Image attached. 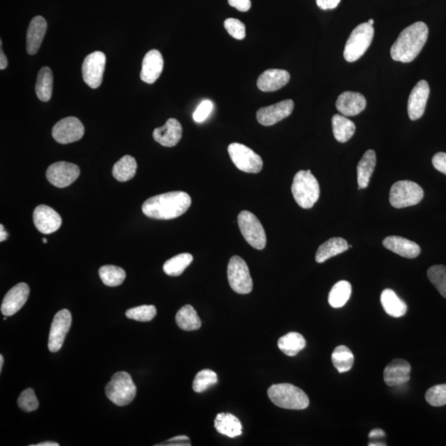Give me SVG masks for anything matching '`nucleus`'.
Returning <instances> with one entry per match:
<instances>
[{
    "label": "nucleus",
    "instance_id": "1",
    "mask_svg": "<svg viewBox=\"0 0 446 446\" xmlns=\"http://www.w3.org/2000/svg\"><path fill=\"white\" fill-rule=\"evenodd\" d=\"M191 202L187 193L169 192L148 198L142 205V212L150 218L171 220L187 212Z\"/></svg>",
    "mask_w": 446,
    "mask_h": 446
},
{
    "label": "nucleus",
    "instance_id": "2",
    "mask_svg": "<svg viewBox=\"0 0 446 446\" xmlns=\"http://www.w3.org/2000/svg\"><path fill=\"white\" fill-rule=\"evenodd\" d=\"M428 32L427 24L423 22H416L405 28L392 45V59L403 63L414 60L427 43Z\"/></svg>",
    "mask_w": 446,
    "mask_h": 446
},
{
    "label": "nucleus",
    "instance_id": "3",
    "mask_svg": "<svg viewBox=\"0 0 446 446\" xmlns=\"http://www.w3.org/2000/svg\"><path fill=\"white\" fill-rule=\"evenodd\" d=\"M268 396L275 406L281 408L304 410L309 406L308 395L291 383L274 384L268 387Z\"/></svg>",
    "mask_w": 446,
    "mask_h": 446
},
{
    "label": "nucleus",
    "instance_id": "4",
    "mask_svg": "<svg viewBox=\"0 0 446 446\" xmlns=\"http://www.w3.org/2000/svg\"><path fill=\"white\" fill-rule=\"evenodd\" d=\"M297 204L304 209H312L320 197V186L311 171H300L293 178L291 187Z\"/></svg>",
    "mask_w": 446,
    "mask_h": 446
},
{
    "label": "nucleus",
    "instance_id": "5",
    "mask_svg": "<svg viewBox=\"0 0 446 446\" xmlns=\"http://www.w3.org/2000/svg\"><path fill=\"white\" fill-rule=\"evenodd\" d=\"M107 398L119 407L127 406L134 400L136 387L127 372H118L105 387Z\"/></svg>",
    "mask_w": 446,
    "mask_h": 446
},
{
    "label": "nucleus",
    "instance_id": "6",
    "mask_svg": "<svg viewBox=\"0 0 446 446\" xmlns=\"http://www.w3.org/2000/svg\"><path fill=\"white\" fill-rule=\"evenodd\" d=\"M374 29L373 25L363 23L354 29L346 41L344 58L346 61L354 62L363 56L373 41Z\"/></svg>",
    "mask_w": 446,
    "mask_h": 446
},
{
    "label": "nucleus",
    "instance_id": "7",
    "mask_svg": "<svg viewBox=\"0 0 446 446\" xmlns=\"http://www.w3.org/2000/svg\"><path fill=\"white\" fill-rule=\"evenodd\" d=\"M423 197L424 191L419 184L410 180H402L392 186L390 201L394 208L403 209L418 204Z\"/></svg>",
    "mask_w": 446,
    "mask_h": 446
},
{
    "label": "nucleus",
    "instance_id": "8",
    "mask_svg": "<svg viewBox=\"0 0 446 446\" xmlns=\"http://www.w3.org/2000/svg\"><path fill=\"white\" fill-rule=\"evenodd\" d=\"M240 231L247 243L256 250H263L266 246V234L262 222L249 211H242L237 217Z\"/></svg>",
    "mask_w": 446,
    "mask_h": 446
},
{
    "label": "nucleus",
    "instance_id": "9",
    "mask_svg": "<svg viewBox=\"0 0 446 446\" xmlns=\"http://www.w3.org/2000/svg\"><path fill=\"white\" fill-rule=\"evenodd\" d=\"M227 279L233 290L239 295H247L253 288V281L249 268L242 258L234 255L229 260L227 266Z\"/></svg>",
    "mask_w": 446,
    "mask_h": 446
},
{
    "label": "nucleus",
    "instance_id": "10",
    "mask_svg": "<svg viewBox=\"0 0 446 446\" xmlns=\"http://www.w3.org/2000/svg\"><path fill=\"white\" fill-rule=\"evenodd\" d=\"M229 153L231 160L240 171L251 173H257L262 171V157L245 145L231 143L229 147Z\"/></svg>",
    "mask_w": 446,
    "mask_h": 446
},
{
    "label": "nucleus",
    "instance_id": "11",
    "mask_svg": "<svg viewBox=\"0 0 446 446\" xmlns=\"http://www.w3.org/2000/svg\"><path fill=\"white\" fill-rule=\"evenodd\" d=\"M106 64L105 54L94 52L85 57L82 65V76L87 85L97 89L101 85Z\"/></svg>",
    "mask_w": 446,
    "mask_h": 446
},
{
    "label": "nucleus",
    "instance_id": "12",
    "mask_svg": "<svg viewBox=\"0 0 446 446\" xmlns=\"http://www.w3.org/2000/svg\"><path fill=\"white\" fill-rule=\"evenodd\" d=\"M72 323V313L67 309L61 310L54 317L48 341V349L51 352L55 353L61 350Z\"/></svg>",
    "mask_w": 446,
    "mask_h": 446
},
{
    "label": "nucleus",
    "instance_id": "13",
    "mask_svg": "<svg viewBox=\"0 0 446 446\" xmlns=\"http://www.w3.org/2000/svg\"><path fill=\"white\" fill-rule=\"evenodd\" d=\"M80 173L81 169L78 165L65 161H59L50 165L45 176L50 184L62 189L73 184L80 176Z\"/></svg>",
    "mask_w": 446,
    "mask_h": 446
},
{
    "label": "nucleus",
    "instance_id": "14",
    "mask_svg": "<svg viewBox=\"0 0 446 446\" xmlns=\"http://www.w3.org/2000/svg\"><path fill=\"white\" fill-rule=\"evenodd\" d=\"M52 134L56 142L70 144L81 140L85 134L83 123L76 117L61 119L53 127Z\"/></svg>",
    "mask_w": 446,
    "mask_h": 446
},
{
    "label": "nucleus",
    "instance_id": "15",
    "mask_svg": "<svg viewBox=\"0 0 446 446\" xmlns=\"http://www.w3.org/2000/svg\"><path fill=\"white\" fill-rule=\"evenodd\" d=\"M295 103L292 99L281 101L268 107H262L257 111L256 118L259 123L263 126L275 125L277 123L282 121L293 113Z\"/></svg>",
    "mask_w": 446,
    "mask_h": 446
},
{
    "label": "nucleus",
    "instance_id": "16",
    "mask_svg": "<svg viewBox=\"0 0 446 446\" xmlns=\"http://www.w3.org/2000/svg\"><path fill=\"white\" fill-rule=\"evenodd\" d=\"M30 295V288L25 283H19L12 287L4 296L1 312L4 317H11L23 307Z\"/></svg>",
    "mask_w": 446,
    "mask_h": 446
},
{
    "label": "nucleus",
    "instance_id": "17",
    "mask_svg": "<svg viewBox=\"0 0 446 446\" xmlns=\"http://www.w3.org/2000/svg\"><path fill=\"white\" fill-rule=\"evenodd\" d=\"M33 222L36 229L45 235L55 233L62 224L60 214L47 205L36 206L33 212Z\"/></svg>",
    "mask_w": 446,
    "mask_h": 446
},
{
    "label": "nucleus",
    "instance_id": "18",
    "mask_svg": "<svg viewBox=\"0 0 446 446\" xmlns=\"http://www.w3.org/2000/svg\"><path fill=\"white\" fill-rule=\"evenodd\" d=\"M429 94V87L425 81H421L409 95L407 113L412 121L423 117Z\"/></svg>",
    "mask_w": 446,
    "mask_h": 446
},
{
    "label": "nucleus",
    "instance_id": "19",
    "mask_svg": "<svg viewBox=\"0 0 446 446\" xmlns=\"http://www.w3.org/2000/svg\"><path fill=\"white\" fill-rule=\"evenodd\" d=\"M411 365L404 359H396L383 371V380L387 386L403 385L410 380Z\"/></svg>",
    "mask_w": 446,
    "mask_h": 446
},
{
    "label": "nucleus",
    "instance_id": "20",
    "mask_svg": "<svg viewBox=\"0 0 446 446\" xmlns=\"http://www.w3.org/2000/svg\"><path fill=\"white\" fill-rule=\"evenodd\" d=\"M183 134V128L176 118H169L163 127H157L153 131V138L161 146L173 147L176 146Z\"/></svg>",
    "mask_w": 446,
    "mask_h": 446
},
{
    "label": "nucleus",
    "instance_id": "21",
    "mask_svg": "<svg viewBox=\"0 0 446 446\" xmlns=\"http://www.w3.org/2000/svg\"><path fill=\"white\" fill-rule=\"evenodd\" d=\"M164 59L158 50H151L144 56L140 72V80L147 84H153L163 72Z\"/></svg>",
    "mask_w": 446,
    "mask_h": 446
},
{
    "label": "nucleus",
    "instance_id": "22",
    "mask_svg": "<svg viewBox=\"0 0 446 446\" xmlns=\"http://www.w3.org/2000/svg\"><path fill=\"white\" fill-rule=\"evenodd\" d=\"M336 106L342 115L353 117L365 110L366 99L361 94L346 91L338 97Z\"/></svg>",
    "mask_w": 446,
    "mask_h": 446
},
{
    "label": "nucleus",
    "instance_id": "23",
    "mask_svg": "<svg viewBox=\"0 0 446 446\" xmlns=\"http://www.w3.org/2000/svg\"><path fill=\"white\" fill-rule=\"evenodd\" d=\"M289 81L290 74L287 70L270 69L260 74L257 80V87L263 92H274L282 89Z\"/></svg>",
    "mask_w": 446,
    "mask_h": 446
},
{
    "label": "nucleus",
    "instance_id": "24",
    "mask_svg": "<svg viewBox=\"0 0 446 446\" xmlns=\"http://www.w3.org/2000/svg\"><path fill=\"white\" fill-rule=\"evenodd\" d=\"M383 245L386 249L404 258L414 259L421 253V247L416 242L399 235L386 237L383 240Z\"/></svg>",
    "mask_w": 446,
    "mask_h": 446
},
{
    "label": "nucleus",
    "instance_id": "25",
    "mask_svg": "<svg viewBox=\"0 0 446 446\" xmlns=\"http://www.w3.org/2000/svg\"><path fill=\"white\" fill-rule=\"evenodd\" d=\"M47 30V23L43 17L36 16L32 19L27 33V52L29 55H35L39 51Z\"/></svg>",
    "mask_w": 446,
    "mask_h": 446
},
{
    "label": "nucleus",
    "instance_id": "26",
    "mask_svg": "<svg viewBox=\"0 0 446 446\" xmlns=\"http://www.w3.org/2000/svg\"><path fill=\"white\" fill-rule=\"evenodd\" d=\"M214 427L218 433L230 438H235L242 434L241 421L231 413H219L215 418Z\"/></svg>",
    "mask_w": 446,
    "mask_h": 446
},
{
    "label": "nucleus",
    "instance_id": "27",
    "mask_svg": "<svg viewBox=\"0 0 446 446\" xmlns=\"http://www.w3.org/2000/svg\"><path fill=\"white\" fill-rule=\"evenodd\" d=\"M348 242L341 237H333L328 240L318 248L316 253V262L324 263L326 260L343 253L349 249Z\"/></svg>",
    "mask_w": 446,
    "mask_h": 446
},
{
    "label": "nucleus",
    "instance_id": "28",
    "mask_svg": "<svg viewBox=\"0 0 446 446\" xmlns=\"http://www.w3.org/2000/svg\"><path fill=\"white\" fill-rule=\"evenodd\" d=\"M380 300L384 311L392 317H403L407 311V304L392 289H384Z\"/></svg>",
    "mask_w": 446,
    "mask_h": 446
},
{
    "label": "nucleus",
    "instance_id": "29",
    "mask_svg": "<svg viewBox=\"0 0 446 446\" xmlns=\"http://www.w3.org/2000/svg\"><path fill=\"white\" fill-rule=\"evenodd\" d=\"M376 154L374 150H368L363 156L357 167L359 187L366 189L376 167Z\"/></svg>",
    "mask_w": 446,
    "mask_h": 446
},
{
    "label": "nucleus",
    "instance_id": "30",
    "mask_svg": "<svg viewBox=\"0 0 446 446\" xmlns=\"http://www.w3.org/2000/svg\"><path fill=\"white\" fill-rule=\"evenodd\" d=\"M334 138L337 142L345 143L352 138L355 125L344 115L334 114L332 119Z\"/></svg>",
    "mask_w": 446,
    "mask_h": 446
},
{
    "label": "nucleus",
    "instance_id": "31",
    "mask_svg": "<svg viewBox=\"0 0 446 446\" xmlns=\"http://www.w3.org/2000/svg\"><path fill=\"white\" fill-rule=\"evenodd\" d=\"M176 321L178 326L186 332L198 330L202 326L200 318L191 305L180 308L176 314Z\"/></svg>",
    "mask_w": 446,
    "mask_h": 446
},
{
    "label": "nucleus",
    "instance_id": "32",
    "mask_svg": "<svg viewBox=\"0 0 446 446\" xmlns=\"http://www.w3.org/2000/svg\"><path fill=\"white\" fill-rule=\"evenodd\" d=\"M306 346V341L301 334L289 332L280 337L278 341L279 349L288 357H295Z\"/></svg>",
    "mask_w": 446,
    "mask_h": 446
},
{
    "label": "nucleus",
    "instance_id": "33",
    "mask_svg": "<svg viewBox=\"0 0 446 446\" xmlns=\"http://www.w3.org/2000/svg\"><path fill=\"white\" fill-rule=\"evenodd\" d=\"M36 94L41 101L47 102L51 99L53 90V74L47 66L40 70L36 83Z\"/></svg>",
    "mask_w": 446,
    "mask_h": 446
},
{
    "label": "nucleus",
    "instance_id": "34",
    "mask_svg": "<svg viewBox=\"0 0 446 446\" xmlns=\"http://www.w3.org/2000/svg\"><path fill=\"white\" fill-rule=\"evenodd\" d=\"M138 169L134 157L124 156L114 165L113 176L119 182H127L134 178Z\"/></svg>",
    "mask_w": 446,
    "mask_h": 446
},
{
    "label": "nucleus",
    "instance_id": "35",
    "mask_svg": "<svg viewBox=\"0 0 446 446\" xmlns=\"http://www.w3.org/2000/svg\"><path fill=\"white\" fill-rule=\"evenodd\" d=\"M351 295V284L348 281H339L330 291L328 301L334 308H340L345 306Z\"/></svg>",
    "mask_w": 446,
    "mask_h": 446
},
{
    "label": "nucleus",
    "instance_id": "36",
    "mask_svg": "<svg viewBox=\"0 0 446 446\" xmlns=\"http://www.w3.org/2000/svg\"><path fill=\"white\" fill-rule=\"evenodd\" d=\"M332 361L334 367L339 373L341 374L351 370L354 365V357L348 347L339 346L333 351Z\"/></svg>",
    "mask_w": 446,
    "mask_h": 446
},
{
    "label": "nucleus",
    "instance_id": "37",
    "mask_svg": "<svg viewBox=\"0 0 446 446\" xmlns=\"http://www.w3.org/2000/svg\"><path fill=\"white\" fill-rule=\"evenodd\" d=\"M193 255L182 253L173 256L164 264L163 270L169 276L177 277L183 274L185 268L193 262Z\"/></svg>",
    "mask_w": 446,
    "mask_h": 446
},
{
    "label": "nucleus",
    "instance_id": "38",
    "mask_svg": "<svg viewBox=\"0 0 446 446\" xmlns=\"http://www.w3.org/2000/svg\"><path fill=\"white\" fill-rule=\"evenodd\" d=\"M103 283L109 287L119 286L126 278L123 268L115 266H103L98 270Z\"/></svg>",
    "mask_w": 446,
    "mask_h": 446
},
{
    "label": "nucleus",
    "instance_id": "39",
    "mask_svg": "<svg viewBox=\"0 0 446 446\" xmlns=\"http://www.w3.org/2000/svg\"><path fill=\"white\" fill-rule=\"evenodd\" d=\"M217 383V375L211 370H202L196 374L193 382V390L196 392H202Z\"/></svg>",
    "mask_w": 446,
    "mask_h": 446
},
{
    "label": "nucleus",
    "instance_id": "40",
    "mask_svg": "<svg viewBox=\"0 0 446 446\" xmlns=\"http://www.w3.org/2000/svg\"><path fill=\"white\" fill-rule=\"evenodd\" d=\"M427 276L440 295L446 299V266H433L429 268Z\"/></svg>",
    "mask_w": 446,
    "mask_h": 446
},
{
    "label": "nucleus",
    "instance_id": "41",
    "mask_svg": "<svg viewBox=\"0 0 446 446\" xmlns=\"http://www.w3.org/2000/svg\"><path fill=\"white\" fill-rule=\"evenodd\" d=\"M156 308L153 305H142L139 307L128 309L126 317L129 319L138 321H150L156 316Z\"/></svg>",
    "mask_w": 446,
    "mask_h": 446
},
{
    "label": "nucleus",
    "instance_id": "42",
    "mask_svg": "<svg viewBox=\"0 0 446 446\" xmlns=\"http://www.w3.org/2000/svg\"><path fill=\"white\" fill-rule=\"evenodd\" d=\"M425 400L433 407H442L446 405V383L429 387L425 394Z\"/></svg>",
    "mask_w": 446,
    "mask_h": 446
},
{
    "label": "nucleus",
    "instance_id": "43",
    "mask_svg": "<svg viewBox=\"0 0 446 446\" xmlns=\"http://www.w3.org/2000/svg\"><path fill=\"white\" fill-rule=\"evenodd\" d=\"M18 405L21 410L27 412L36 411L39 408V402L32 388H27L22 392L18 399Z\"/></svg>",
    "mask_w": 446,
    "mask_h": 446
},
{
    "label": "nucleus",
    "instance_id": "44",
    "mask_svg": "<svg viewBox=\"0 0 446 446\" xmlns=\"http://www.w3.org/2000/svg\"><path fill=\"white\" fill-rule=\"evenodd\" d=\"M227 32L237 40H242L246 37V26L241 21L235 19H227L224 22Z\"/></svg>",
    "mask_w": 446,
    "mask_h": 446
},
{
    "label": "nucleus",
    "instance_id": "45",
    "mask_svg": "<svg viewBox=\"0 0 446 446\" xmlns=\"http://www.w3.org/2000/svg\"><path fill=\"white\" fill-rule=\"evenodd\" d=\"M213 107V105L212 102L209 100L202 101L200 106L197 107L196 111H194L193 116L194 121L198 123L205 121L211 111H212Z\"/></svg>",
    "mask_w": 446,
    "mask_h": 446
},
{
    "label": "nucleus",
    "instance_id": "46",
    "mask_svg": "<svg viewBox=\"0 0 446 446\" xmlns=\"http://www.w3.org/2000/svg\"><path fill=\"white\" fill-rule=\"evenodd\" d=\"M432 164L436 171L443 173L446 176V153H437L433 156Z\"/></svg>",
    "mask_w": 446,
    "mask_h": 446
},
{
    "label": "nucleus",
    "instance_id": "47",
    "mask_svg": "<svg viewBox=\"0 0 446 446\" xmlns=\"http://www.w3.org/2000/svg\"><path fill=\"white\" fill-rule=\"evenodd\" d=\"M161 446H190V440L188 436H178L176 437L171 438L167 441L163 442V443L157 445Z\"/></svg>",
    "mask_w": 446,
    "mask_h": 446
},
{
    "label": "nucleus",
    "instance_id": "48",
    "mask_svg": "<svg viewBox=\"0 0 446 446\" xmlns=\"http://www.w3.org/2000/svg\"><path fill=\"white\" fill-rule=\"evenodd\" d=\"M229 3L231 7L242 12H246L251 7V0H229Z\"/></svg>",
    "mask_w": 446,
    "mask_h": 446
},
{
    "label": "nucleus",
    "instance_id": "49",
    "mask_svg": "<svg viewBox=\"0 0 446 446\" xmlns=\"http://www.w3.org/2000/svg\"><path fill=\"white\" fill-rule=\"evenodd\" d=\"M317 6L322 10H333L340 3L341 0H316Z\"/></svg>",
    "mask_w": 446,
    "mask_h": 446
},
{
    "label": "nucleus",
    "instance_id": "50",
    "mask_svg": "<svg viewBox=\"0 0 446 446\" xmlns=\"http://www.w3.org/2000/svg\"><path fill=\"white\" fill-rule=\"evenodd\" d=\"M385 437V433L381 429H374L369 434L370 439H381Z\"/></svg>",
    "mask_w": 446,
    "mask_h": 446
},
{
    "label": "nucleus",
    "instance_id": "51",
    "mask_svg": "<svg viewBox=\"0 0 446 446\" xmlns=\"http://www.w3.org/2000/svg\"><path fill=\"white\" fill-rule=\"evenodd\" d=\"M2 41H0V45H1V49H0V69L6 70L8 66V59L6 55H4L3 49H2Z\"/></svg>",
    "mask_w": 446,
    "mask_h": 446
},
{
    "label": "nucleus",
    "instance_id": "52",
    "mask_svg": "<svg viewBox=\"0 0 446 446\" xmlns=\"http://www.w3.org/2000/svg\"><path fill=\"white\" fill-rule=\"evenodd\" d=\"M8 237V235L6 233V231L4 230L3 226L2 224L0 225V242H3L4 241H6Z\"/></svg>",
    "mask_w": 446,
    "mask_h": 446
},
{
    "label": "nucleus",
    "instance_id": "53",
    "mask_svg": "<svg viewBox=\"0 0 446 446\" xmlns=\"http://www.w3.org/2000/svg\"><path fill=\"white\" fill-rule=\"evenodd\" d=\"M31 446H59V444L53 441H44L37 445H32Z\"/></svg>",
    "mask_w": 446,
    "mask_h": 446
},
{
    "label": "nucleus",
    "instance_id": "54",
    "mask_svg": "<svg viewBox=\"0 0 446 446\" xmlns=\"http://www.w3.org/2000/svg\"><path fill=\"white\" fill-rule=\"evenodd\" d=\"M3 365V357L2 354H0V372L2 371Z\"/></svg>",
    "mask_w": 446,
    "mask_h": 446
},
{
    "label": "nucleus",
    "instance_id": "55",
    "mask_svg": "<svg viewBox=\"0 0 446 446\" xmlns=\"http://www.w3.org/2000/svg\"><path fill=\"white\" fill-rule=\"evenodd\" d=\"M368 23H369L370 25H373L374 24V19H370L369 21H368Z\"/></svg>",
    "mask_w": 446,
    "mask_h": 446
},
{
    "label": "nucleus",
    "instance_id": "56",
    "mask_svg": "<svg viewBox=\"0 0 446 446\" xmlns=\"http://www.w3.org/2000/svg\"><path fill=\"white\" fill-rule=\"evenodd\" d=\"M43 242L45 244L47 243V238H43Z\"/></svg>",
    "mask_w": 446,
    "mask_h": 446
},
{
    "label": "nucleus",
    "instance_id": "57",
    "mask_svg": "<svg viewBox=\"0 0 446 446\" xmlns=\"http://www.w3.org/2000/svg\"><path fill=\"white\" fill-rule=\"evenodd\" d=\"M3 320H4V321H6V320H7V317H3Z\"/></svg>",
    "mask_w": 446,
    "mask_h": 446
}]
</instances>
